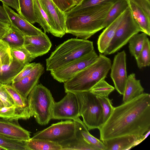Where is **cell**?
Returning a JSON list of instances; mask_svg holds the SVG:
<instances>
[{
  "instance_id": "6da1fadb",
  "label": "cell",
  "mask_w": 150,
  "mask_h": 150,
  "mask_svg": "<svg viewBox=\"0 0 150 150\" xmlns=\"http://www.w3.org/2000/svg\"><path fill=\"white\" fill-rule=\"evenodd\" d=\"M103 141L122 136L139 137L150 130V95L143 93L114 107L107 120L98 129Z\"/></svg>"
},
{
  "instance_id": "7a4b0ae2",
  "label": "cell",
  "mask_w": 150,
  "mask_h": 150,
  "mask_svg": "<svg viewBox=\"0 0 150 150\" xmlns=\"http://www.w3.org/2000/svg\"><path fill=\"white\" fill-rule=\"evenodd\" d=\"M113 4H100L65 13L66 33L87 40L104 28V22Z\"/></svg>"
},
{
  "instance_id": "3957f363",
  "label": "cell",
  "mask_w": 150,
  "mask_h": 150,
  "mask_svg": "<svg viewBox=\"0 0 150 150\" xmlns=\"http://www.w3.org/2000/svg\"><path fill=\"white\" fill-rule=\"evenodd\" d=\"M111 65L110 59L100 53L96 61L64 83L65 92L89 91L98 82L105 79Z\"/></svg>"
},
{
  "instance_id": "277c9868",
  "label": "cell",
  "mask_w": 150,
  "mask_h": 150,
  "mask_svg": "<svg viewBox=\"0 0 150 150\" xmlns=\"http://www.w3.org/2000/svg\"><path fill=\"white\" fill-rule=\"evenodd\" d=\"M94 50L92 41L77 38L68 39L57 46L46 59V70L50 71L59 69Z\"/></svg>"
},
{
  "instance_id": "5b68a950",
  "label": "cell",
  "mask_w": 150,
  "mask_h": 150,
  "mask_svg": "<svg viewBox=\"0 0 150 150\" xmlns=\"http://www.w3.org/2000/svg\"><path fill=\"white\" fill-rule=\"evenodd\" d=\"M27 99L30 109L37 122L41 125H47L52 119L54 100L50 91L42 84L36 85Z\"/></svg>"
},
{
  "instance_id": "8992f818",
  "label": "cell",
  "mask_w": 150,
  "mask_h": 150,
  "mask_svg": "<svg viewBox=\"0 0 150 150\" xmlns=\"http://www.w3.org/2000/svg\"><path fill=\"white\" fill-rule=\"evenodd\" d=\"M79 114L89 131L99 129L103 124L102 107L96 96L89 91L76 93Z\"/></svg>"
},
{
  "instance_id": "52a82bcc",
  "label": "cell",
  "mask_w": 150,
  "mask_h": 150,
  "mask_svg": "<svg viewBox=\"0 0 150 150\" xmlns=\"http://www.w3.org/2000/svg\"><path fill=\"white\" fill-rule=\"evenodd\" d=\"M142 32L134 18L129 7L124 12L122 19L118 25L104 55L113 54L125 45L134 35Z\"/></svg>"
},
{
  "instance_id": "ba28073f",
  "label": "cell",
  "mask_w": 150,
  "mask_h": 150,
  "mask_svg": "<svg viewBox=\"0 0 150 150\" xmlns=\"http://www.w3.org/2000/svg\"><path fill=\"white\" fill-rule=\"evenodd\" d=\"M75 132V126L73 120H62L35 133L32 138L59 144L73 137Z\"/></svg>"
},
{
  "instance_id": "9c48e42d",
  "label": "cell",
  "mask_w": 150,
  "mask_h": 150,
  "mask_svg": "<svg viewBox=\"0 0 150 150\" xmlns=\"http://www.w3.org/2000/svg\"><path fill=\"white\" fill-rule=\"evenodd\" d=\"M98 55L94 50L58 69L50 71L53 78L60 83H64L76 74L94 62Z\"/></svg>"
},
{
  "instance_id": "30bf717a",
  "label": "cell",
  "mask_w": 150,
  "mask_h": 150,
  "mask_svg": "<svg viewBox=\"0 0 150 150\" xmlns=\"http://www.w3.org/2000/svg\"><path fill=\"white\" fill-rule=\"evenodd\" d=\"M61 100L54 102L52 119L73 120L80 116L79 105L75 93L68 92Z\"/></svg>"
},
{
  "instance_id": "8fae6325",
  "label": "cell",
  "mask_w": 150,
  "mask_h": 150,
  "mask_svg": "<svg viewBox=\"0 0 150 150\" xmlns=\"http://www.w3.org/2000/svg\"><path fill=\"white\" fill-rule=\"evenodd\" d=\"M126 54L124 50L118 52L115 56L110 69V77L115 89L123 95L127 76L126 71Z\"/></svg>"
},
{
  "instance_id": "7c38bea8",
  "label": "cell",
  "mask_w": 150,
  "mask_h": 150,
  "mask_svg": "<svg viewBox=\"0 0 150 150\" xmlns=\"http://www.w3.org/2000/svg\"><path fill=\"white\" fill-rule=\"evenodd\" d=\"M44 10L53 24L57 37H62L66 33V15L52 0H39Z\"/></svg>"
},
{
  "instance_id": "4fadbf2b",
  "label": "cell",
  "mask_w": 150,
  "mask_h": 150,
  "mask_svg": "<svg viewBox=\"0 0 150 150\" xmlns=\"http://www.w3.org/2000/svg\"><path fill=\"white\" fill-rule=\"evenodd\" d=\"M24 47L35 58L49 52L52 46L45 33L36 36H25Z\"/></svg>"
},
{
  "instance_id": "5bb4252c",
  "label": "cell",
  "mask_w": 150,
  "mask_h": 150,
  "mask_svg": "<svg viewBox=\"0 0 150 150\" xmlns=\"http://www.w3.org/2000/svg\"><path fill=\"white\" fill-rule=\"evenodd\" d=\"M44 67L40 63H37L32 71L28 76L11 85L25 98L28 96L44 72Z\"/></svg>"
},
{
  "instance_id": "9a60e30c",
  "label": "cell",
  "mask_w": 150,
  "mask_h": 150,
  "mask_svg": "<svg viewBox=\"0 0 150 150\" xmlns=\"http://www.w3.org/2000/svg\"><path fill=\"white\" fill-rule=\"evenodd\" d=\"M10 21L11 25L21 32L24 36H36L43 32L30 23L10 7L3 3Z\"/></svg>"
},
{
  "instance_id": "2e32d148",
  "label": "cell",
  "mask_w": 150,
  "mask_h": 150,
  "mask_svg": "<svg viewBox=\"0 0 150 150\" xmlns=\"http://www.w3.org/2000/svg\"><path fill=\"white\" fill-rule=\"evenodd\" d=\"M18 119L0 118V133L10 138L26 141L30 138V132L23 128Z\"/></svg>"
},
{
  "instance_id": "e0dca14e",
  "label": "cell",
  "mask_w": 150,
  "mask_h": 150,
  "mask_svg": "<svg viewBox=\"0 0 150 150\" xmlns=\"http://www.w3.org/2000/svg\"><path fill=\"white\" fill-rule=\"evenodd\" d=\"M73 120L75 124V136L83 139L98 150H105L106 148L103 142L89 133L87 127L79 117Z\"/></svg>"
},
{
  "instance_id": "ac0fdd59",
  "label": "cell",
  "mask_w": 150,
  "mask_h": 150,
  "mask_svg": "<svg viewBox=\"0 0 150 150\" xmlns=\"http://www.w3.org/2000/svg\"><path fill=\"white\" fill-rule=\"evenodd\" d=\"M124 12L105 27L99 35L97 41V46L98 50L100 53H103L109 46L116 30L123 18Z\"/></svg>"
},
{
  "instance_id": "d6986e66",
  "label": "cell",
  "mask_w": 150,
  "mask_h": 150,
  "mask_svg": "<svg viewBox=\"0 0 150 150\" xmlns=\"http://www.w3.org/2000/svg\"><path fill=\"white\" fill-rule=\"evenodd\" d=\"M12 98L14 105L20 113L27 120L33 116L28 99L24 98L11 84H3Z\"/></svg>"
},
{
  "instance_id": "ffe728a7",
  "label": "cell",
  "mask_w": 150,
  "mask_h": 150,
  "mask_svg": "<svg viewBox=\"0 0 150 150\" xmlns=\"http://www.w3.org/2000/svg\"><path fill=\"white\" fill-rule=\"evenodd\" d=\"M24 65L13 58L11 62L8 64L3 65L0 59V82L3 84H11L13 78Z\"/></svg>"
},
{
  "instance_id": "44dd1931",
  "label": "cell",
  "mask_w": 150,
  "mask_h": 150,
  "mask_svg": "<svg viewBox=\"0 0 150 150\" xmlns=\"http://www.w3.org/2000/svg\"><path fill=\"white\" fill-rule=\"evenodd\" d=\"M138 137L134 135L118 137L103 141L105 150H129L134 147Z\"/></svg>"
},
{
  "instance_id": "7402d4cb",
  "label": "cell",
  "mask_w": 150,
  "mask_h": 150,
  "mask_svg": "<svg viewBox=\"0 0 150 150\" xmlns=\"http://www.w3.org/2000/svg\"><path fill=\"white\" fill-rule=\"evenodd\" d=\"M35 14L38 23L43 29L45 33H50L57 37L54 26L44 10L39 0H33Z\"/></svg>"
},
{
  "instance_id": "603a6c76",
  "label": "cell",
  "mask_w": 150,
  "mask_h": 150,
  "mask_svg": "<svg viewBox=\"0 0 150 150\" xmlns=\"http://www.w3.org/2000/svg\"><path fill=\"white\" fill-rule=\"evenodd\" d=\"M144 90L140 80L137 79L134 73L129 74L127 78L123 97V103L127 102L143 93Z\"/></svg>"
},
{
  "instance_id": "cb8c5ba5",
  "label": "cell",
  "mask_w": 150,
  "mask_h": 150,
  "mask_svg": "<svg viewBox=\"0 0 150 150\" xmlns=\"http://www.w3.org/2000/svg\"><path fill=\"white\" fill-rule=\"evenodd\" d=\"M132 15L142 32L150 35V18L132 0H128Z\"/></svg>"
},
{
  "instance_id": "d4e9b609",
  "label": "cell",
  "mask_w": 150,
  "mask_h": 150,
  "mask_svg": "<svg viewBox=\"0 0 150 150\" xmlns=\"http://www.w3.org/2000/svg\"><path fill=\"white\" fill-rule=\"evenodd\" d=\"M59 144L61 146L62 150H98L83 139L75 135Z\"/></svg>"
},
{
  "instance_id": "484cf974",
  "label": "cell",
  "mask_w": 150,
  "mask_h": 150,
  "mask_svg": "<svg viewBox=\"0 0 150 150\" xmlns=\"http://www.w3.org/2000/svg\"><path fill=\"white\" fill-rule=\"evenodd\" d=\"M129 7L128 0H117L109 10L103 24L106 27L116 19Z\"/></svg>"
},
{
  "instance_id": "4316f807",
  "label": "cell",
  "mask_w": 150,
  "mask_h": 150,
  "mask_svg": "<svg viewBox=\"0 0 150 150\" xmlns=\"http://www.w3.org/2000/svg\"><path fill=\"white\" fill-rule=\"evenodd\" d=\"M24 37L21 32L11 25L8 32L1 40L6 42L10 49L15 48L24 45Z\"/></svg>"
},
{
  "instance_id": "83f0119b",
  "label": "cell",
  "mask_w": 150,
  "mask_h": 150,
  "mask_svg": "<svg viewBox=\"0 0 150 150\" xmlns=\"http://www.w3.org/2000/svg\"><path fill=\"white\" fill-rule=\"evenodd\" d=\"M26 142L28 150H62L59 144L46 140L31 138Z\"/></svg>"
},
{
  "instance_id": "f1b7e54d",
  "label": "cell",
  "mask_w": 150,
  "mask_h": 150,
  "mask_svg": "<svg viewBox=\"0 0 150 150\" xmlns=\"http://www.w3.org/2000/svg\"><path fill=\"white\" fill-rule=\"evenodd\" d=\"M147 35L142 33L135 34L132 36L128 42L129 52L131 55L136 59L141 51L145 41L147 38Z\"/></svg>"
},
{
  "instance_id": "f546056e",
  "label": "cell",
  "mask_w": 150,
  "mask_h": 150,
  "mask_svg": "<svg viewBox=\"0 0 150 150\" xmlns=\"http://www.w3.org/2000/svg\"><path fill=\"white\" fill-rule=\"evenodd\" d=\"M26 141L11 138L0 133V146L5 150H28Z\"/></svg>"
},
{
  "instance_id": "4dcf8cb0",
  "label": "cell",
  "mask_w": 150,
  "mask_h": 150,
  "mask_svg": "<svg viewBox=\"0 0 150 150\" xmlns=\"http://www.w3.org/2000/svg\"><path fill=\"white\" fill-rule=\"evenodd\" d=\"M19 14L32 24L37 23L34 8L33 0H19Z\"/></svg>"
},
{
  "instance_id": "1f68e13d",
  "label": "cell",
  "mask_w": 150,
  "mask_h": 150,
  "mask_svg": "<svg viewBox=\"0 0 150 150\" xmlns=\"http://www.w3.org/2000/svg\"><path fill=\"white\" fill-rule=\"evenodd\" d=\"M115 89L103 79L96 83L89 91L96 96L108 97Z\"/></svg>"
},
{
  "instance_id": "d6a6232c",
  "label": "cell",
  "mask_w": 150,
  "mask_h": 150,
  "mask_svg": "<svg viewBox=\"0 0 150 150\" xmlns=\"http://www.w3.org/2000/svg\"><path fill=\"white\" fill-rule=\"evenodd\" d=\"M10 51L12 57L24 65L30 63L35 59L23 46L11 49Z\"/></svg>"
},
{
  "instance_id": "836d02e7",
  "label": "cell",
  "mask_w": 150,
  "mask_h": 150,
  "mask_svg": "<svg viewBox=\"0 0 150 150\" xmlns=\"http://www.w3.org/2000/svg\"><path fill=\"white\" fill-rule=\"evenodd\" d=\"M136 59L138 67L139 69L149 66L150 43L148 38L145 41L143 47Z\"/></svg>"
},
{
  "instance_id": "e575fe53",
  "label": "cell",
  "mask_w": 150,
  "mask_h": 150,
  "mask_svg": "<svg viewBox=\"0 0 150 150\" xmlns=\"http://www.w3.org/2000/svg\"><path fill=\"white\" fill-rule=\"evenodd\" d=\"M0 118L8 120H25L14 105L10 107L4 106L0 108Z\"/></svg>"
},
{
  "instance_id": "d590c367",
  "label": "cell",
  "mask_w": 150,
  "mask_h": 150,
  "mask_svg": "<svg viewBox=\"0 0 150 150\" xmlns=\"http://www.w3.org/2000/svg\"><path fill=\"white\" fill-rule=\"evenodd\" d=\"M101 104L103 112V124L111 115L114 107L112 105V99L108 97L97 96Z\"/></svg>"
},
{
  "instance_id": "8d00e7d4",
  "label": "cell",
  "mask_w": 150,
  "mask_h": 150,
  "mask_svg": "<svg viewBox=\"0 0 150 150\" xmlns=\"http://www.w3.org/2000/svg\"><path fill=\"white\" fill-rule=\"evenodd\" d=\"M13 58L10 51V47L8 44L2 40L0 41V59L3 61L6 64H10Z\"/></svg>"
},
{
  "instance_id": "74e56055",
  "label": "cell",
  "mask_w": 150,
  "mask_h": 150,
  "mask_svg": "<svg viewBox=\"0 0 150 150\" xmlns=\"http://www.w3.org/2000/svg\"><path fill=\"white\" fill-rule=\"evenodd\" d=\"M117 0H82L70 11H74L84 8L107 3H114ZM70 11V10H69Z\"/></svg>"
},
{
  "instance_id": "f35d334b",
  "label": "cell",
  "mask_w": 150,
  "mask_h": 150,
  "mask_svg": "<svg viewBox=\"0 0 150 150\" xmlns=\"http://www.w3.org/2000/svg\"><path fill=\"white\" fill-rule=\"evenodd\" d=\"M37 64L33 62L25 65L21 71L13 78L11 84L19 81L29 75L33 70Z\"/></svg>"
},
{
  "instance_id": "ab89813d",
  "label": "cell",
  "mask_w": 150,
  "mask_h": 150,
  "mask_svg": "<svg viewBox=\"0 0 150 150\" xmlns=\"http://www.w3.org/2000/svg\"><path fill=\"white\" fill-rule=\"evenodd\" d=\"M62 11L65 13L71 9L76 4L74 0H52Z\"/></svg>"
},
{
  "instance_id": "60d3db41",
  "label": "cell",
  "mask_w": 150,
  "mask_h": 150,
  "mask_svg": "<svg viewBox=\"0 0 150 150\" xmlns=\"http://www.w3.org/2000/svg\"><path fill=\"white\" fill-rule=\"evenodd\" d=\"M0 99L4 103V106L10 107L14 105L13 100L7 90L0 82Z\"/></svg>"
},
{
  "instance_id": "b9f144b4",
  "label": "cell",
  "mask_w": 150,
  "mask_h": 150,
  "mask_svg": "<svg viewBox=\"0 0 150 150\" xmlns=\"http://www.w3.org/2000/svg\"><path fill=\"white\" fill-rule=\"evenodd\" d=\"M150 18V2L147 0H132Z\"/></svg>"
},
{
  "instance_id": "7bdbcfd3",
  "label": "cell",
  "mask_w": 150,
  "mask_h": 150,
  "mask_svg": "<svg viewBox=\"0 0 150 150\" xmlns=\"http://www.w3.org/2000/svg\"><path fill=\"white\" fill-rule=\"evenodd\" d=\"M0 1H1L2 3L16 10L19 14L20 8L19 0H0Z\"/></svg>"
},
{
  "instance_id": "ee69618b",
  "label": "cell",
  "mask_w": 150,
  "mask_h": 150,
  "mask_svg": "<svg viewBox=\"0 0 150 150\" xmlns=\"http://www.w3.org/2000/svg\"><path fill=\"white\" fill-rule=\"evenodd\" d=\"M11 24L0 21V41L9 30Z\"/></svg>"
},
{
  "instance_id": "f6af8a7d",
  "label": "cell",
  "mask_w": 150,
  "mask_h": 150,
  "mask_svg": "<svg viewBox=\"0 0 150 150\" xmlns=\"http://www.w3.org/2000/svg\"><path fill=\"white\" fill-rule=\"evenodd\" d=\"M0 21L11 24L8 15L3 6L0 5Z\"/></svg>"
},
{
  "instance_id": "bcb514c9",
  "label": "cell",
  "mask_w": 150,
  "mask_h": 150,
  "mask_svg": "<svg viewBox=\"0 0 150 150\" xmlns=\"http://www.w3.org/2000/svg\"><path fill=\"white\" fill-rule=\"evenodd\" d=\"M150 130L148 131L146 134L144 135V134L141 136L138 137L137 139L134 144V147L141 143L142 141L145 139L150 134Z\"/></svg>"
},
{
  "instance_id": "7dc6e473",
  "label": "cell",
  "mask_w": 150,
  "mask_h": 150,
  "mask_svg": "<svg viewBox=\"0 0 150 150\" xmlns=\"http://www.w3.org/2000/svg\"><path fill=\"white\" fill-rule=\"evenodd\" d=\"M4 105L3 103L0 99V109L4 107Z\"/></svg>"
},
{
  "instance_id": "c3c4849f",
  "label": "cell",
  "mask_w": 150,
  "mask_h": 150,
  "mask_svg": "<svg viewBox=\"0 0 150 150\" xmlns=\"http://www.w3.org/2000/svg\"><path fill=\"white\" fill-rule=\"evenodd\" d=\"M82 0H74L76 5L79 4Z\"/></svg>"
},
{
  "instance_id": "681fc988",
  "label": "cell",
  "mask_w": 150,
  "mask_h": 150,
  "mask_svg": "<svg viewBox=\"0 0 150 150\" xmlns=\"http://www.w3.org/2000/svg\"><path fill=\"white\" fill-rule=\"evenodd\" d=\"M5 150L4 149V148H3L0 146V150Z\"/></svg>"
},
{
  "instance_id": "f907efd6",
  "label": "cell",
  "mask_w": 150,
  "mask_h": 150,
  "mask_svg": "<svg viewBox=\"0 0 150 150\" xmlns=\"http://www.w3.org/2000/svg\"><path fill=\"white\" fill-rule=\"evenodd\" d=\"M149 2H150V0H147Z\"/></svg>"
}]
</instances>
